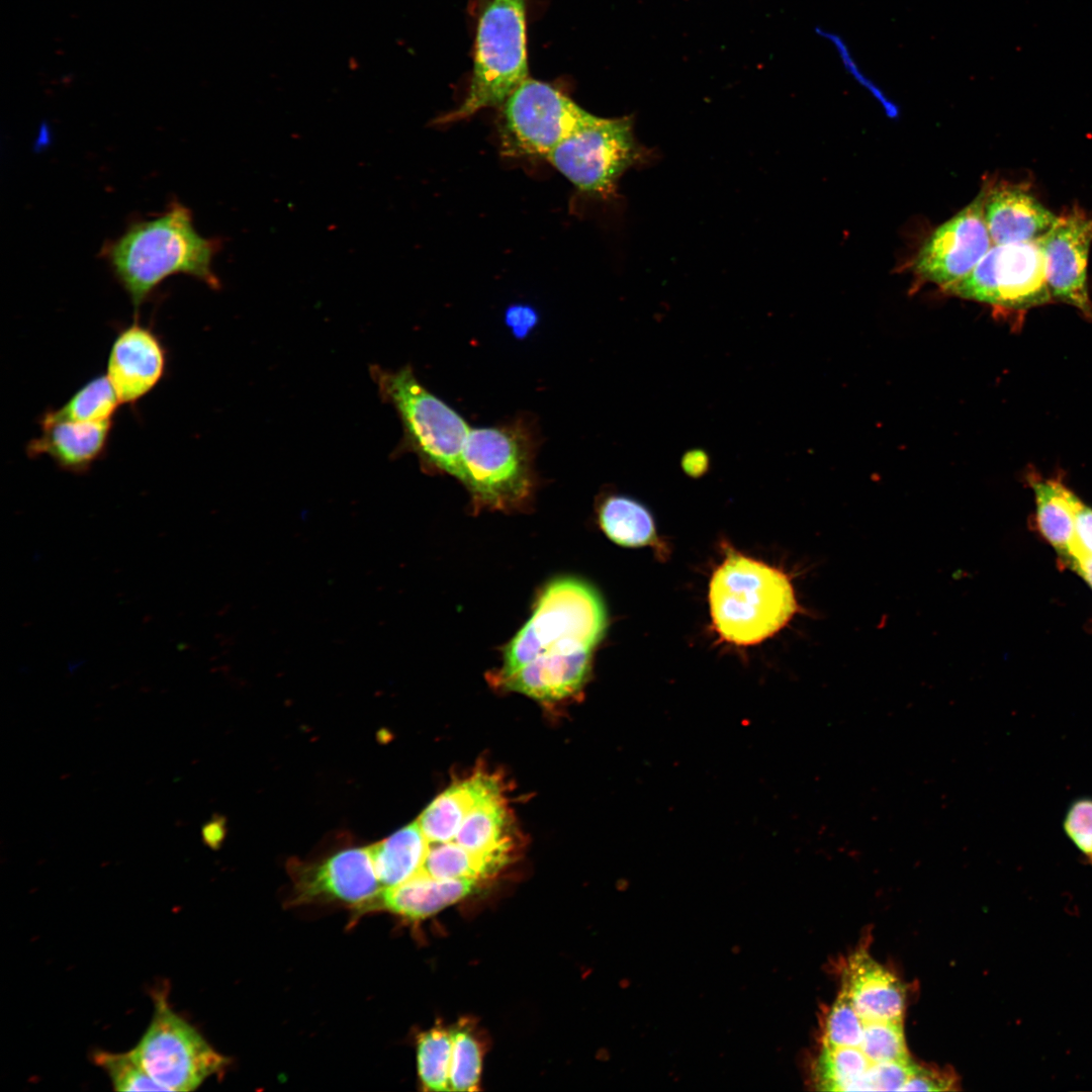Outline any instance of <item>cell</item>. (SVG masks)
Instances as JSON below:
<instances>
[{
  "label": "cell",
  "mask_w": 1092,
  "mask_h": 1092,
  "mask_svg": "<svg viewBox=\"0 0 1092 1092\" xmlns=\"http://www.w3.org/2000/svg\"><path fill=\"white\" fill-rule=\"evenodd\" d=\"M369 849L383 889L399 885L419 874L425 842L417 821H414Z\"/></svg>",
  "instance_id": "obj_21"
},
{
  "label": "cell",
  "mask_w": 1092,
  "mask_h": 1092,
  "mask_svg": "<svg viewBox=\"0 0 1092 1092\" xmlns=\"http://www.w3.org/2000/svg\"><path fill=\"white\" fill-rule=\"evenodd\" d=\"M985 219L994 245L1039 239L1057 215L1019 184H1000L984 192Z\"/></svg>",
  "instance_id": "obj_17"
},
{
  "label": "cell",
  "mask_w": 1092,
  "mask_h": 1092,
  "mask_svg": "<svg viewBox=\"0 0 1092 1092\" xmlns=\"http://www.w3.org/2000/svg\"><path fill=\"white\" fill-rule=\"evenodd\" d=\"M858 1049L872 1063L908 1060L902 1020L864 1021Z\"/></svg>",
  "instance_id": "obj_27"
},
{
  "label": "cell",
  "mask_w": 1092,
  "mask_h": 1092,
  "mask_svg": "<svg viewBox=\"0 0 1092 1092\" xmlns=\"http://www.w3.org/2000/svg\"><path fill=\"white\" fill-rule=\"evenodd\" d=\"M864 1021L855 1011L844 990L826 1015L823 1027V1045L830 1048H858Z\"/></svg>",
  "instance_id": "obj_29"
},
{
  "label": "cell",
  "mask_w": 1092,
  "mask_h": 1092,
  "mask_svg": "<svg viewBox=\"0 0 1092 1092\" xmlns=\"http://www.w3.org/2000/svg\"><path fill=\"white\" fill-rule=\"evenodd\" d=\"M946 291L1013 310L1053 299L1037 240L992 246L974 270Z\"/></svg>",
  "instance_id": "obj_9"
},
{
  "label": "cell",
  "mask_w": 1092,
  "mask_h": 1092,
  "mask_svg": "<svg viewBox=\"0 0 1092 1092\" xmlns=\"http://www.w3.org/2000/svg\"><path fill=\"white\" fill-rule=\"evenodd\" d=\"M503 113L511 148L543 157L595 116L549 84L530 78L507 99Z\"/></svg>",
  "instance_id": "obj_10"
},
{
  "label": "cell",
  "mask_w": 1092,
  "mask_h": 1092,
  "mask_svg": "<svg viewBox=\"0 0 1092 1092\" xmlns=\"http://www.w3.org/2000/svg\"><path fill=\"white\" fill-rule=\"evenodd\" d=\"M219 248V240L198 233L190 209L172 200L162 213L130 222L121 235L104 243L100 257L138 312L172 275H187L219 289L212 269Z\"/></svg>",
  "instance_id": "obj_1"
},
{
  "label": "cell",
  "mask_w": 1092,
  "mask_h": 1092,
  "mask_svg": "<svg viewBox=\"0 0 1092 1092\" xmlns=\"http://www.w3.org/2000/svg\"><path fill=\"white\" fill-rule=\"evenodd\" d=\"M290 905L340 902L355 908L381 889L369 847L348 848L312 863L291 864Z\"/></svg>",
  "instance_id": "obj_13"
},
{
  "label": "cell",
  "mask_w": 1092,
  "mask_h": 1092,
  "mask_svg": "<svg viewBox=\"0 0 1092 1092\" xmlns=\"http://www.w3.org/2000/svg\"><path fill=\"white\" fill-rule=\"evenodd\" d=\"M680 465L689 476L700 477L710 467V456L703 449H691L682 455Z\"/></svg>",
  "instance_id": "obj_35"
},
{
  "label": "cell",
  "mask_w": 1092,
  "mask_h": 1092,
  "mask_svg": "<svg viewBox=\"0 0 1092 1092\" xmlns=\"http://www.w3.org/2000/svg\"><path fill=\"white\" fill-rule=\"evenodd\" d=\"M708 598L714 630L739 646L770 638L799 611L786 573L737 552H729L714 571Z\"/></svg>",
  "instance_id": "obj_2"
},
{
  "label": "cell",
  "mask_w": 1092,
  "mask_h": 1092,
  "mask_svg": "<svg viewBox=\"0 0 1092 1092\" xmlns=\"http://www.w3.org/2000/svg\"><path fill=\"white\" fill-rule=\"evenodd\" d=\"M1069 567L1074 569L1078 574H1080L1084 578V580L1092 587V555L1077 549L1073 555Z\"/></svg>",
  "instance_id": "obj_36"
},
{
  "label": "cell",
  "mask_w": 1092,
  "mask_h": 1092,
  "mask_svg": "<svg viewBox=\"0 0 1092 1092\" xmlns=\"http://www.w3.org/2000/svg\"><path fill=\"white\" fill-rule=\"evenodd\" d=\"M915 1065L911 1061H892L872 1063L867 1072V1078L872 1091H902Z\"/></svg>",
  "instance_id": "obj_31"
},
{
  "label": "cell",
  "mask_w": 1092,
  "mask_h": 1092,
  "mask_svg": "<svg viewBox=\"0 0 1092 1092\" xmlns=\"http://www.w3.org/2000/svg\"><path fill=\"white\" fill-rule=\"evenodd\" d=\"M1037 242L1052 298L1069 303L1092 318L1087 287L1092 214L1074 205L1057 216Z\"/></svg>",
  "instance_id": "obj_12"
},
{
  "label": "cell",
  "mask_w": 1092,
  "mask_h": 1092,
  "mask_svg": "<svg viewBox=\"0 0 1092 1092\" xmlns=\"http://www.w3.org/2000/svg\"><path fill=\"white\" fill-rule=\"evenodd\" d=\"M599 522L608 538L624 547H643L656 540L649 511L625 495L608 496L600 507Z\"/></svg>",
  "instance_id": "obj_22"
},
{
  "label": "cell",
  "mask_w": 1092,
  "mask_h": 1092,
  "mask_svg": "<svg viewBox=\"0 0 1092 1092\" xmlns=\"http://www.w3.org/2000/svg\"><path fill=\"white\" fill-rule=\"evenodd\" d=\"M121 404L107 375L96 376L79 388L62 406L50 412L57 418L78 422H107Z\"/></svg>",
  "instance_id": "obj_24"
},
{
  "label": "cell",
  "mask_w": 1092,
  "mask_h": 1092,
  "mask_svg": "<svg viewBox=\"0 0 1092 1092\" xmlns=\"http://www.w3.org/2000/svg\"><path fill=\"white\" fill-rule=\"evenodd\" d=\"M133 1054L166 1091L189 1092L220 1074L229 1060L170 1006L168 991L154 992L152 1020Z\"/></svg>",
  "instance_id": "obj_8"
},
{
  "label": "cell",
  "mask_w": 1092,
  "mask_h": 1092,
  "mask_svg": "<svg viewBox=\"0 0 1092 1092\" xmlns=\"http://www.w3.org/2000/svg\"><path fill=\"white\" fill-rule=\"evenodd\" d=\"M40 433L26 446L30 458L47 455L60 469L82 474L106 452L112 421L78 422L55 417L50 410L39 420Z\"/></svg>",
  "instance_id": "obj_15"
},
{
  "label": "cell",
  "mask_w": 1092,
  "mask_h": 1092,
  "mask_svg": "<svg viewBox=\"0 0 1092 1092\" xmlns=\"http://www.w3.org/2000/svg\"><path fill=\"white\" fill-rule=\"evenodd\" d=\"M606 629V608L598 592L577 578L556 579L545 586L533 614L505 647L499 672L545 654L594 650Z\"/></svg>",
  "instance_id": "obj_4"
},
{
  "label": "cell",
  "mask_w": 1092,
  "mask_h": 1092,
  "mask_svg": "<svg viewBox=\"0 0 1092 1092\" xmlns=\"http://www.w3.org/2000/svg\"><path fill=\"white\" fill-rule=\"evenodd\" d=\"M223 824L220 819H213L202 828L203 840L212 848H216L223 837Z\"/></svg>",
  "instance_id": "obj_37"
},
{
  "label": "cell",
  "mask_w": 1092,
  "mask_h": 1092,
  "mask_svg": "<svg viewBox=\"0 0 1092 1092\" xmlns=\"http://www.w3.org/2000/svg\"><path fill=\"white\" fill-rule=\"evenodd\" d=\"M1063 828L1085 860L1092 866V798H1079L1070 804Z\"/></svg>",
  "instance_id": "obj_30"
},
{
  "label": "cell",
  "mask_w": 1092,
  "mask_h": 1092,
  "mask_svg": "<svg viewBox=\"0 0 1092 1092\" xmlns=\"http://www.w3.org/2000/svg\"><path fill=\"white\" fill-rule=\"evenodd\" d=\"M953 1080L947 1075L927 1070L915 1065L913 1073L903 1086L902 1091H945L951 1090Z\"/></svg>",
  "instance_id": "obj_32"
},
{
  "label": "cell",
  "mask_w": 1092,
  "mask_h": 1092,
  "mask_svg": "<svg viewBox=\"0 0 1092 1092\" xmlns=\"http://www.w3.org/2000/svg\"><path fill=\"white\" fill-rule=\"evenodd\" d=\"M538 313L528 305H512L505 314V322L517 339L526 338L538 324Z\"/></svg>",
  "instance_id": "obj_33"
},
{
  "label": "cell",
  "mask_w": 1092,
  "mask_h": 1092,
  "mask_svg": "<svg viewBox=\"0 0 1092 1092\" xmlns=\"http://www.w3.org/2000/svg\"><path fill=\"white\" fill-rule=\"evenodd\" d=\"M842 990L863 1021L902 1020L906 1003L903 984L866 952L849 958Z\"/></svg>",
  "instance_id": "obj_18"
},
{
  "label": "cell",
  "mask_w": 1092,
  "mask_h": 1092,
  "mask_svg": "<svg viewBox=\"0 0 1092 1092\" xmlns=\"http://www.w3.org/2000/svg\"><path fill=\"white\" fill-rule=\"evenodd\" d=\"M92 1060L104 1070L116 1091H166L151 1078L132 1050L124 1053L96 1051Z\"/></svg>",
  "instance_id": "obj_26"
},
{
  "label": "cell",
  "mask_w": 1092,
  "mask_h": 1092,
  "mask_svg": "<svg viewBox=\"0 0 1092 1092\" xmlns=\"http://www.w3.org/2000/svg\"><path fill=\"white\" fill-rule=\"evenodd\" d=\"M536 440L523 420L470 428L462 450V480L478 508L511 510L534 487Z\"/></svg>",
  "instance_id": "obj_6"
},
{
  "label": "cell",
  "mask_w": 1092,
  "mask_h": 1092,
  "mask_svg": "<svg viewBox=\"0 0 1092 1092\" xmlns=\"http://www.w3.org/2000/svg\"><path fill=\"white\" fill-rule=\"evenodd\" d=\"M1075 536L1078 549L1092 555V509L1083 503L1075 516Z\"/></svg>",
  "instance_id": "obj_34"
},
{
  "label": "cell",
  "mask_w": 1092,
  "mask_h": 1092,
  "mask_svg": "<svg viewBox=\"0 0 1092 1092\" xmlns=\"http://www.w3.org/2000/svg\"><path fill=\"white\" fill-rule=\"evenodd\" d=\"M527 0H485L475 39L474 66L468 93L439 122H452L488 107L504 105L528 78Z\"/></svg>",
  "instance_id": "obj_5"
},
{
  "label": "cell",
  "mask_w": 1092,
  "mask_h": 1092,
  "mask_svg": "<svg viewBox=\"0 0 1092 1092\" xmlns=\"http://www.w3.org/2000/svg\"><path fill=\"white\" fill-rule=\"evenodd\" d=\"M452 1035L449 1091H475L481 1071V1054L478 1043L465 1027L452 1028Z\"/></svg>",
  "instance_id": "obj_28"
},
{
  "label": "cell",
  "mask_w": 1092,
  "mask_h": 1092,
  "mask_svg": "<svg viewBox=\"0 0 1092 1092\" xmlns=\"http://www.w3.org/2000/svg\"><path fill=\"white\" fill-rule=\"evenodd\" d=\"M984 192L929 237L915 262L924 279L944 290L966 278L992 247Z\"/></svg>",
  "instance_id": "obj_11"
},
{
  "label": "cell",
  "mask_w": 1092,
  "mask_h": 1092,
  "mask_svg": "<svg viewBox=\"0 0 1092 1092\" xmlns=\"http://www.w3.org/2000/svg\"><path fill=\"white\" fill-rule=\"evenodd\" d=\"M167 351L160 337L138 321L122 328L114 338L106 375L121 403L133 404L163 378Z\"/></svg>",
  "instance_id": "obj_14"
},
{
  "label": "cell",
  "mask_w": 1092,
  "mask_h": 1092,
  "mask_svg": "<svg viewBox=\"0 0 1092 1092\" xmlns=\"http://www.w3.org/2000/svg\"><path fill=\"white\" fill-rule=\"evenodd\" d=\"M371 378L383 402L393 406L403 435L392 452L414 453L423 467L462 480V450L470 427L447 403L428 390L411 365L397 370L373 364Z\"/></svg>",
  "instance_id": "obj_3"
},
{
  "label": "cell",
  "mask_w": 1092,
  "mask_h": 1092,
  "mask_svg": "<svg viewBox=\"0 0 1092 1092\" xmlns=\"http://www.w3.org/2000/svg\"><path fill=\"white\" fill-rule=\"evenodd\" d=\"M480 883L471 880L436 881L414 877L399 885L383 888L355 908L361 915L388 911L410 920H422L473 893Z\"/></svg>",
  "instance_id": "obj_19"
},
{
  "label": "cell",
  "mask_w": 1092,
  "mask_h": 1092,
  "mask_svg": "<svg viewBox=\"0 0 1092 1092\" xmlns=\"http://www.w3.org/2000/svg\"><path fill=\"white\" fill-rule=\"evenodd\" d=\"M633 125L631 116L595 115L545 158L581 191L608 197L628 170L652 156L638 142Z\"/></svg>",
  "instance_id": "obj_7"
},
{
  "label": "cell",
  "mask_w": 1092,
  "mask_h": 1092,
  "mask_svg": "<svg viewBox=\"0 0 1092 1092\" xmlns=\"http://www.w3.org/2000/svg\"><path fill=\"white\" fill-rule=\"evenodd\" d=\"M593 650L538 656L510 672H498L504 688L541 702H557L578 693L592 668Z\"/></svg>",
  "instance_id": "obj_16"
},
{
  "label": "cell",
  "mask_w": 1092,
  "mask_h": 1092,
  "mask_svg": "<svg viewBox=\"0 0 1092 1092\" xmlns=\"http://www.w3.org/2000/svg\"><path fill=\"white\" fill-rule=\"evenodd\" d=\"M1030 485L1035 495L1037 528L1069 566L1078 548L1075 516L1082 502L1060 480L1033 477Z\"/></svg>",
  "instance_id": "obj_20"
},
{
  "label": "cell",
  "mask_w": 1092,
  "mask_h": 1092,
  "mask_svg": "<svg viewBox=\"0 0 1092 1092\" xmlns=\"http://www.w3.org/2000/svg\"><path fill=\"white\" fill-rule=\"evenodd\" d=\"M871 1065L858 1048L823 1045L815 1066L816 1083L821 1090L872 1091L867 1078Z\"/></svg>",
  "instance_id": "obj_23"
},
{
  "label": "cell",
  "mask_w": 1092,
  "mask_h": 1092,
  "mask_svg": "<svg viewBox=\"0 0 1092 1092\" xmlns=\"http://www.w3.org/2000/svg\"><path fill=\"white\" fill-rule=\"evenodd\" d=\"M452 1049V1029L434 1027L419 1036L418 1073L426 1090L449 1091Z\"/></svg>",
  "instance_id": "obj_25"
}]
</instances>
